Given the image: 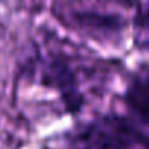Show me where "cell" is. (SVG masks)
I'll use <instances>...</instances> for the list:
<instances>
[{"label":"cell","mask_w":149,"mask_h":149,"mask_svg":"<svg viewBox=\"0 0 149 149\" xmlns=\"http://www.w3.org/2000/svg\"><path fill=\"white\" fill-rule=\"evenodd\" d=\"M126 102L143 123L149 124V72L139 74L130 82Z\"/></svg>","instance_id":"2"},{"label":"cell","mask_w":149,"mask_h":149,"mask_svg":"<svg viewBox=\"0 0 149 149\" xmlns=\"http://www.w3.org/2000/svg\"><path fill=\"white\" fill-rule=\"evenodd\" d=\"M133 142V130L118 117H104L92 123L81 136L82 149H126Z\"/></svg>","instance_id":"1"}]
</instances>
